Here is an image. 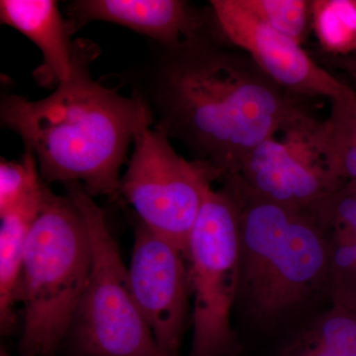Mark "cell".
I'll return each instance as SVG.
<instances>
[{
    "instance_id": "10",
    "label": "cell",
    "mask_w": 356,
    "mask_h": 356,
    "mask_svg": "<svg viewBox=\"0 0 356 356\" xmlns=\"http://www.w3.org/2000/svg\"><path fill=\"white\" fill-rule=\"evenodd\" d=\"M209 6L224 38L289 95L331 102L350 90L309 57L301 44L259 19L241 0H211Z\"/></svg>"
},
{
    "instance_id": "14",
    "label": "cell",
    "mask_w": 356,
    "mask_h": 356,
    "mask_svg": "<svg viewBox=\"0 0 356 356\" xmlns=\"http://www.w3.org/2000/svg\"><path fill=\"white\" fill-rule=\"evenodd\" d=\"M47 184L26 195L8 210L0 213V330L13 331L15 307L22 295L23 264L26 243L33 225L44 205Z\"/></svg>"
},
{
    "instance_id": "16",
    "label": "cell",
    "mask_w": 356,
    "mask_h": 356,
    "mask_svg": "<svg viewBox=\"0 0 356 356\" xmlns=\"http://www.w3.org/2000/svg\"><path fill=\"white\" fill-rule=\"evenodd\" d=\"M331 105L327 125L332 173L341 184H356V91L350 88Z\"/></svg>"
},
{
    "instance_id": "5",
    "label": "cell",
    "mask_w": 356,
    "mask_h": 356,
    "mask_svg": "<svg viewBox=\"0 0 356 356\" xmlns=\"http://www.w3.org/2000/svg\"><path fill=\"white\" fill-rule=\"evenodd\" d=\"M238 206L226 180L211 187L187 247L193 300L192 341L187 356H242L243 344L232 325L240 281Z\"/></svg>"
},
{
    "instance_id": "18",
    "label": "cell",
    "mask_w": 356,
    "mask_h": 356,
    "mask_svg": "<svg viewBox=\"0 0 356 356\" xmlns=\"http://www.w3.org/2000/svg\"><path fill=\"white\" fill-rule=\"evenodd\" d=\"M43 182L34 154L24 149L20 161L0 163V213L8 210Z\"/></svg>"
},
{
    "instance_id": "4",
    "label": "cell",
    "mask_w": 356,
    "mask_h": 356,
    "mask_svg": "<svg viewBox=\"0 0 356 356\" xmlns=\"http://www.w3.org/2000/svg\"><path fill=\"white\" fill-rule=\"evenodd\" d=\"M92 268L86 220L67 195L46 187L26 243L21 356H54L72 330Z\"/></svg>"
},
{
    "instance_id": "3",
    "label": "cell",
    "mask_w": 356,
    "mask_h": 356,
    "mask_svg": "<svg viewBox=\"0 0 356 356\" xmlns=\"http://www.w3.org/2000/svg\"><path fill=\"white\" fill-rule=\"evenodd\" d=\"M226 180L238 206L240 281L236 307L255 329L297 327L324 311L330 273L322 233L310 210L286 207Z\"/></svg>"
},
{
    "instance_id": "7",
    "label": "cell",
    "mask_w": 356,
    "mask_h": 356,
    "mask_svg": "<svg viewBox=\"0 0 356 356\" xmlns=\"http://www.w3.org/2000/svg\"><path fill=\"white\" fill-rule=\"evenodd\" d=\"M219 173L202 161L178 154L168 134L145 129L134 142L127 170L121 177L120 195L139 222L175 243L186 254L189 236L206 193Z\"/></svg>"
},
{
    "instance_id": "11",
    "label": "cell",
    "mask_w": 356,
    "mask_h": 356,
    "mask_svg": "<svg viewBox=\"0 0 356 356\" xmlns=\"http://www.w3.org/2000/svg\"><path fill=\"white\" fill-rule=\"evenodd\" d=\"M65 16L72 32L88 23H113L143 35L152 44L173 47L211 31L216 26L211 6L184 0H76Z\"/></svg>"
},
{
    "instance_id": "12",
    "label": "cell",
    "mask_w": 356,
    "mask_h": 356,
    "mask_svg": "<svg viewBox=\"0 0 356 356\" xmlns=\"http://www.w3.org/2000/svg\"><path fill=\"white\" fill-rule=\"evenodd\" d=\"M0 22L17 30L38 47L43 62L33 72L35 81L46 88H57L72 76L79 39L55 0H1Z\"/></svg>"
},
{
    "instance_id": "9",
    "label": "cell",
    "mask_w": 356,
    "mask_h": 356,
    "mask_svg": "<svg viewBox=\"0 0 356 356\" xmlns=\"http://www.w3.org/2000/svg\"><path fill=\"white\" fill-rule=\"evenodd\" d=\"M128 273L159 356H180L191 299L186 254L138 221Z\"/></svg>"
},
{
    "instance_id": "21",
    "label": "cell",
    "mask_w": 356,
    "mask_h": 356,
    "mask_svg": "<svg viewBox=\"0 0 356 356\" xmlns=\"http://www.w3.org/2000/svg\"><path fill=\"white\" fill-rule=\"evenodd\" d=\"M0 356H8V355H7L6 351H4L3 350H2L1 355H0Z\"/></svg>"
},
{
    "instance_id": "20",
    "label": "cell",
    "mask_w": 356,
    "mask_h": 356,
    "mask_svg": "<svg viewBox=\"0 0 356 356\" xmlns=\"http://www.w3.org/2000/svg\"><path fill=\"white\" fill-rule=\"evenodd\" d=\"M330 60L334 67L346 72L356 84V55L343 58H330Z\"/></svg>"
},
{
    "instance_id": "2",
    "label": "cell",
    "mask_w": 356,
    "mask_h": 356,
    "mask_svg": "<svg viewBox=\"0 0 356 356\" xmlns=\"http://www.w3.org/2000/svg\"><path fill=\"white\" fill-rule=\"evenodd\" d=\"M99 53L97 44L79 39L72 76L42 99L2 95L0 123L34 154L44 184H77L93 198L114 200L129 147L154 118L140 96L121 95L91 76Z\"/></svg>"
},
{
    "instance_id": "15",
    "label": "cell",
    "mask_w": 356,
    "mask_h": 356,
    "mask_svg": "<svg viewBox=\"0 0 356 356\" xmlns=\"http://www.w3.org/2000/svg\"><path fill=\"white\" fill-rule=\"evenodd\" d=\"M312 28L330 58L356 54V0L312 1Z\"/></svg>"
},
{
    "instance_id": "8",
    "label": "cell",
    "mask_w": 356,
    "mask_h": 356,
    "mask_svg": "<svg viewBox=\"0 0 356 356\" xmlns=\"http://www.w3.org/2000/svg\"><path fill=\"white\" fill-rule=\"evenodd\" d=\"M231 177L243 191L270 202L308 209L341 187L332 170L327 120L306 108L255 147Z\"/></svg>"
},
{
    "instance_id": "17",
    "label": "cell",
    "mask_w": 356,
    "mask_h": 356,
    "mask_svg": "<svg viewBox=\"0 0 356 356\" xmlns=\"http://www.w3.org/2000/svg\"><path fill=\"white\" fill-rule=\"evenodd\" d=\"M248 11L300 44L312 28V1L308 0H241Z\"/></svg>"
},
{
    "instance_id": "22",
    "label": "cell",
    "mask_w": 356,
    "mask_h": 356,
    "mask_svg": "<svg viewBox=\"0 0 356 356\" xmlns=\"http://www.w3.org/2000/svg\"><path fill=\"white\" fill-rule=\"evenodd\" d=\"M353 55H356V54H353Z\"/></svg>"
},
{
    "instance_id": "13",
    "label": "cell",
    "mask_w": 356,
    "mask_h": 356,
    "mask_svg": "<svg viewBox=\"0 0 356 356\" xmlns=\"http://www.w3.org/2000/svg\"><path fill=\"white\" fill-rule=\"evenodd\" d=\"M309 210L325 241L331 305L356 309V184L346 182Z\"/></svg>"
},
{
    "instance_id": "19",
    "label": "cell",
    "mask_w": 356,
    "mask_h": 356,
    "mask_svg": "<svg viewBox=\"0 0 356 356\" xmlns=\"http://www.w3.org/2000/svg\"><path fill=\"white\" fill-rule=\"evenodd\" d=\"M276 356H336L293 334Z\"/></svg>"
},
{
    "instance_id": "6",
    "label": "cell",
    "mask_w": 356,
    "mask_h": 356,
    "mask_svg": "<svg viewBox=\"0 0 356 356\" xmlns=\"http://www.w3.org/2000/svg\"><path fill=\"white\" fill-rule=\"evenodd\" d=\"M88 226L92 268L70 332L83 356H159L105 214L81 185H65Z\"/></svg>"
},
{
    "instance_id": "1",
    "label": "cell",
    "mask_w": 356,
    "mask_h": 356,
    "mask_svg": "<svg viewBox=\"0 0 356 356\" xmlns=\"http://www.w3.org/2000/svg\"><path fill=\"white\" fill-rule=\"evenodd\" d=\"M152 44V43H151ZM116 79L151 110L154 127L222 178L305 107L218 29L173 47L152 44L146 60Z\"/></svg>"
}]
</instances>
